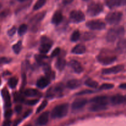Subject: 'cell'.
Wrapping results in <instances>:
<instances>
[{
	"label": "cell",
	"mask_w": 126,
	"mask_h": 126,
	"mask_svg": "<svg viewBox=\"0 0 126 126\" xmlns=\"http://www.w3.org/2000/svg\"><path fill=\"white\" fill-rule=\"evenodd\" d=\"M125 30L123 26H116L110 28L107 32L106 40L108 42H114L118 39H120L124 36Z\"/></svg>",
	"instance_id": "6da1fadb"
},
{
	"label": "cell",
	"mask_w": 126,
	"mask_h": 126,
	"mask_svg": "<svg viewBox=\"0 0 126 126\" xmlns=\"http://www.w3.org/2000/svg\"><path fill=\"white\" fill-rule=\"evenodd\" d=\"M69 105L68 103H63L55 106L51 112V117L54 119L62 118L67 114Z\"/></svg>",
	"instance_id": "7a4b0ae2"
},
{
	"label": "cell",
	"mask_w": 126,
	"mask_h": 126,
	"mask_svg": "<svg viewBox=\"0 0 126 126\" xmlns=\"http://www.w3.org/2000/svg\"><path fill=\"white\" fill-rule=\"evenodd\" d=\"M98 60L103 65H108L114 63L116 60V56L110 53V51L107 49L102 51L98 56Z\"/></svg>",
	"instance_id": "3957f363"
},
{
	"label": "cell",
	"mask_w": 126,
	"mask_h": 126,
	"mask_svg": "<svg viewBox=\"0 0 126 126\" xmlns=\"http://www.w3.org/2000/svg\"><path fill=\"white\" fill-rule=\"evenodd\" d=\"M52 44V41L50 38L46 36L42 37L41 38V44L39 48V52L43 54H46L50 49Z\"/></svg>",
	"instance_id": "277c9868"
},
{
	"label": "cell",
	"mask_w": 126,
	"mask_h": 126,
	"mask_svg": "<svg viewBox=\"0 0 126 126\" xmlns=\"http://www.w3.org/2000/svg\"><path fill=\"white\" fill-rule=\"evenodd\" d=\"M103 10V7L102 4L99 3V2H94L89 5L87 12L90 16L94 17V16H96L101 13Z\"/></svg>",
	"instance_id": "5b68a950"
},
{
	"label": "cell",
	"mask_w": 126,
	"mask_h": 126,
	"mask_svg": "<svg viewBox=\"0 0 126 126\" xmlns=\"http://www.w3.org/2000/svg\"><path fill=\"white\" fill-rule=\"evenodd\" d=\"M122 17H123L122 12L115 11L108 14L106 16L105 20L110 24L115 25L119 23V22L121 21Z\"/></svg>",
	"instance_id": "8992f818"
},
{
	"label": "cell",
	"mask_w": 126,
	"mask_h": 126,
	"mask_svg": "<svg viewBox=\"0 0 126 126\" xmlns=\"http://www.w3.org/2000/svg\"><path fill=\"white\" fill-rule=\"evenodd\" d=\"M86 26L91 30H101L105 28L106 25L104 22L99 20H92L86 23Z\"/></svg>",
	"instance_id": "52a82bcc"
},
{
	"label": "cell",
	"mask_w": 126,
	"mask_h": 126,
	"mask_svg": "<svg viewBox=\"0 0 126 126\" xmlns=\"http://www.w3.org/2000/svg\"><path fill=\"white\" fill-rule=\"evenodd\" d=\"M70 19L73 22L78 23L81 22L85 20V15L82 11H72L70 12Z\"/></svg>",
	"instance_id": "ba28073f"
},
{
	"label": "cell",
	"mask_w": 126,
	"mask_h": 126,
	"mask_svg": "<svg viewBox=\"0 0 126 126\" xmlns=\"http://www.w3.org/2000/svg\"><path fill=\"white\" fill-rule=\"evenodd\" d=\"M123 69H124V65L120 64V65H115V66L108 68V69H103V70H102V74H105V75L117 74V73H119L121 71H122Z\"/></svg>",
	"instance_id": "9c48e42d"
},
{
	"label": "cell",
	"mask_w": 126,
	"mask_h": 126,
	"mask_svg": "<svg viewBox=\"0 0 126 126\" xmlns=\"http://www.w3.org/2000/svg\"><path fill=\"white\" fill-rule=\"evenodd\" d=\"M49 113L47 111L44 112L39 116L36 120V124L38 126H45L49 121Z\"/></svg>",
	"instance_id": "30bf717a"
},
{
	"label": "cell",
	"mask_w": 126,
	"mask_h": 126,
	"mask_svg": "<svg viewBox=\"0 0 126 126\" xmlns=\"http://www.w3.org/2000/svg\"><path fill=\"white\" fill-rule=\"evenodd\" d=\"M1 95H2L4 101L5 107L9 108L11 106V100L9 93L7 88H4L2 89V91H1Z\"/></svg>",
	"instance_id": "8fae6325"
},
{
	"label": "cell",
	"mask_w": 126,
	"mask_h": 126,
	"mask_svg": "<svg viewBox=\"0 0 126 126\" xmlns=\"http://www.w3.org/2000/svg\"><path fill=\"white\" fill-rule=\"evenodd\" d=\"M87 100L85 98H77L73 101L72 104V108L73 109H79L82 108L87 104Z\"/></svg>",
	"instance_id": "7c38bea8"
},
{
	"label": "cell",
	"mask_w": 126,
	"mask_h": 126,
	"mask_svg": "<svg viewBox=\"0 0 126 126\" xmlns=\"http://www.w3.org/2000/svg\"><path fill=\"white\" fill-rule=\"evenodd\" d=\"M70 65L73 70L78 74H80L83 71V67H82V65L80 64L79 62L76 60H71L70 62Z\"/></svg>",
	"instance_id": "4fadbf2b"
},
{
	"label": "cell",
	"mask_w": 126,
	"mask_h": 126,
	"mask_svg": "<svg viewBox=\"0 0 126 126\" xmlns=\"http://www.w3.org/2000/svg\"><path fill=\"white\" fill-rule=\"evenodd\" d=\"M91 102L96 104H100V105H107L108 103V97L106 96H98L93 98L91 100Z\"/></svg>",
	"instance_id": "5bb4252c"
},
{
	"label": "cell",
	"mask_w": 126,
	"mask_h": 126,
	"mask_svg": "<svg viewBox=\"0 0 126 126\" xmlns=\"http://www.w3.org/2000/svg\"><path fill=\"white\" fill-rule=\"evenodd\" d=\"M126 101V97L121 95H115L111 98V102L113 105H121Z\"/></svg>",
	"instance_id": "9a60e30c"
},
{
	"label": "cell",
	"mask_w": 126,
	"mask_h": 126,
	"mask_svg": "<svg viewBox=\"0 0 126 126\" xmlns=\"http://www.w3.org/2000/svg\"><path fill=\"white\" fill-rule=\"evenodd\" d=\"M63 19V17L62 13L60 11H57L54 13L52 18V23L55 25H59L62 22Z\"/></svg>",
	"instance_id": "2e32d148"
},
{
	"label": "cell",
	"mask_w": 126,
	"mask_h": 126,
	"mask_svg": "<svg viewBox=\"0 0 126 126\" xmlns=\"http://www.w3.org/2000/svg\"><path fill=\"white\" fill-rule=\"evenodd\" d=\"M117 51L120 53H126V38H122L118 42Z\"/></svg>",
	"instance_id": "e0dca14e"
},
{
	"label": "cell",
	"mask_w": 126,
	"mask_h": 126,
	"mask_svg": "<svg viewBox=\"0 0 126 126\" xmlns=\"http://www.w3.org/2000/svg\"><path fill=\"white\" fill-rule=\"evenodd\" d=\"M86 51V46L83 44H78L73 48L71 52L75 54H84Z\"/></svg>",
	"instance_id": "ac0fdd59"
},
{
	"label": "cell",
	"mask_w": 126,
	"mask_h": 126,
	"mask_svg": "<svg viewBox=\"0 0 126 126\" xmlns=\"http://www.w3.org/2000/svg\"><path fill=\"white\" fill-rule=\"evenodd\" d=\"M49 84V80L46 77H41L40 79H38L36 82V86L39 88L43 89L48 86Z\"/></svg>",
	"instance_id": "d6986e66"
},
{
	"label": "cell",
	"mask_w": 126,
	"mask_h": 126,
	"mask_svg": "<svg viewBox=\"0 0 126 126\" xmlns=\"http://www.w3.org/2000/svg\"><path fill=\"white\" fill-rule=\"evenodd\" d=\"M80 85H81V82L77 79H71V80H69L66 84L67 88L71 89V90L77 88Z\"/></svg>",
	"instance_id": "ffe728a7"
},
{
	"label": "cell",
	"mask_w": 126,
	"mask_h": 126,
	"mask_svg": "<svg viewBox=\"0 0 126 126\" xmlns=\"http://www.w3.org/2000/svg\"><path fill=\"white\" fill-rule=\"evenodd\" d=\"M107 105H100V104H96L94 103L91 106L89 107L90 111H94V112H97V111H103V110L107 109Z\"/></svg>",
	"instance_id": "44dd1931"
},
{
	"label": "cell",
	"mask_w": 126,
	"mask_h": 126,
	"mask_svg": "<svg viewBox=\"0 0 126 126\" xmlns=\"http://www.w3.org/2000/svg\"><path fill=\"white\" fill-rule=\"evenodd\" d=\"M105 3L107 6L111 9L118 7L121 5L120 0H105Z\"/></svg>",
	"instance_id": "7402d4cb"
},
{
	"label": "cell",
	"mask_w": 126,
	"mask_h": 126,
	"mask_svg": "<svg viewBox=\"0 0 126 126\" xmlns=\"http://www.w3.org/2000/svg\"><path fill=\"white\" fill-rule=\"evenodd\" d=\"M66 64V62L63 58H59L55 63V67L59 70H63Z\"/></svg>",
	"instance_id": "603a6c76"
},
{
	"label": "cell",
	"mask_w": 126,
	"mask_h": 126,
	"mask_svg": "<svg viewBox=\"0 0 126 126\" xmlns=\"http://www.w3.org/2000/svg\"><path fill=\"white\" fill-rule=\"evenodd\" d=\"M39 94V92L37 90L33 88H28L25 90L24 95L26 96H28V97H33Z\"/></svg>",
	"instance_id": "cb8c5ba5"
},
{
	"label": "cell",
	"mask_w": 126,
	"mask_h": 126,
	"mask_svg": "<svg viewBox=\"0 0 126 126\" xmlns=\"http://www.w3.org/2000/svg\"><path fill=\"white\" fill-rule=\"evenodd\" d=\"M46 15V12H39V13L36 14L34 17L32 18V21L33 22H39L40 21H41L43 20V19L44 18V16Z\"/></svg>",
	"instance_id": "d4e9b609"
},
{
	"label": "cell",
	"mask_w": 126,
	"mask_h": 126,
	"mask_svg": "<svg viewBox=\"0 0 126 126\" xmlns=\"http://www.w3.org/2000/svg\"><path fill=\"white\" fill-rule=\"evenodd\" d=\"M85 85L89 87L97 88L98 86V83L95 80H94L91 79H88L85 81Z\"/></svg>",
	"instance_id": "484cf974"
},
{
	"label": "cell",
	"mask_w": 126,
	"mask_h": 126,
	"mask_svg": "<svg viewBox=\"0 0 126 126\" xmlns=\"http://www.w3.org/2000/svg\"><path fill=\"white\" fill-rule=\"evenodd\" d=\"M22 42H21V41H19V42H17L16 44H15L14 45H13V46H12V49H13L14 52L16 54H19V53L21 51V50H22Z\"/></svg>",
	"instance_id": "4316f807"
},
{
	"label": "cell",
	"mask_w": 126,
	"mask_h": 126,
	"mask_svg": "<svg viewBox=\"0 0 126 126\" xmlns=\"http://www.w3.org/2000/svg\"><path fill=\"white\" fill-rule=\"evenodd\" d=\"M46 2V0H38L33 6V9L34 11L39 9L45 4Z\"/></svg>",
	"instance_id": "83f0119b"
},
{
	"label": "cell",
	"mask_w": 126,
	"mask_h": 126,
	"mask_svg": "<svg viewBox=\"0 0 126 126\" xmlns=\"http://www.w3.org/2000/svg\"><path fill=\"white\" fill-rule=\"evenodd\" d=\"M80 37H81V34H80V32L79 31L76 30L74 31L73 32V33L71 34V40L72 42H77L79 39L80 38Z\"/></svg>",
	"instance_id": "f1b7e54d"
},
{
	"label": "cell",
	"mask_w": 126,
	"mask_h": 126,
	"mask_svg": "<svg viewBox=\"0 0 126 126\" xmlns=\"http://www.w3.org/2000/svg\"><path fill=\"white\" fill-rule=\"evenodd\" d=\"M18 84V79L16 77H12L9 80L8 85L11 88H15Z\"/></svg>",
	"instance_id": "f546056e"
},
{
	"label": "cell",
	"mask_w": 126,
	"mask_h": 126,
	"mask_svg": "<svg viewBox=\"0 0 126 126\" xmlns=\"http://www.w3.org/2000/svg\"><path fill=\"white\" fill-rule=\"evenodd\" d=\"M14 100L15 102L22 103L24 101V98L20 93L16 92L14 94Z\"/></svg>",
	"instance_id": "4dcf8cb0"
},
{
	"label": "cell",
	"mask_w": 126,
	"mask_h": 126,
	"mask_svg": "<svg viewBox=\"0 0 126 126\" xmlns=\"http://www.w3.org/2000/svg\"><path fill=\"white\" fill-rule=\"evenodd\" d=\"M27 30H28V26L26 24H22L19 27H18V33L19 35L22 36L23 35H24L25 33L27 32Z\"/></svg>",
	"instance_id": "1f68e13d"
},
{
	"label": "cell",
	"mask_w": 126,
	"mask_h": 126,
	"mask_svg": "<svg viewBox=\"0 0 126 126\" xmlns=\"http://www.w3.org/2000/svg\"><path fill=\"white\" fill-rule=\"evenodd\" d=\"M95 37V35L94 33H91V32H85L83 35H82V38L84 41H87L94 39Z\"/></svg>",
	"instance_id": "d6a6232c"
},
{
	"label": "cell",
	"mask_w": 126,
	"mask_h": 126,
	"mask_svg": "<svg viewBox=\"0 0 126 126\" xmlns=\"http://www.w3.org/2000/svg\"><path fill=\"white\" fill-rule=\"evenodd\" d=\"M114 87V85L111 84H103L100 87V90H110Z\"/></svg>",
	"instance_id": "836d02e7"
},
{
	"label": "cell",
	"mask_w": 126,
	"mask_h": 126,
	"mask_svg": "<svg viewBox=\"0 0 126 126\" xmlns=\"http://www.w3.org/2000/svg\"><path fill=\"white\" fill-rule=\"evenodd\" d=\"M47 105V101H46V100L43 101V102L41 103V104L39 105V107H38V109H37L36 113H39V112H40L41 111H43V110L46 107Z\"/></svg>",
	"instance_id": "e575fe53"
},
{
	"label": "cell",
	"mask_w": 126,
	"mask_h": 126,
	"mask_svg": "<svg viewBox=\"0 0 126 126\" xmlns=\"http://www.w3.org/2000/svg\"><path fill=\"white\" fill-rule=\"evenodd\" d=\"M12 61L11 58H6V57H1L0 58V64H8Z\"/></svg>",
	"instance_id": "d590c367"
},
{
	"label": "cell",
	"mask_w": 126,
	"mask_h": 126,
	"mask_svg": "<svg viewBox=\"0 0 126 126\" xmlns=\"http://www.w3.org/2000/svg\"><path fill=\"white\" fill-rule=\"evenodd\" d=\"M36 60L37 61L38 63L39 64H43V60L46 58H47V56H45L43 54V55H36Z\"/></svg>",
	"instance_id": "8d00e7d4"
},
{
	"label": "cell",
	"mask_w": 126,
	"mask_h": 126,
	"mask_svg": "<svg viewBox=\"0 0 126 126\" xmlns=\"http://www.w3.org/2000/svg\"><path fill=\"white\" fill-rule=\"evenodd\" d=\"M39 101L38 99H34V100H27L26 101L25 103L27 105H30V106H33V105H35L36 104H37Z\"/></svg>",
	"instance_id": "74e56055"
},
{
	"label": "cell",
	"mask_w": 126,
	"mask_h": 126,
	"mask_svg": "<svg viewBox=\"0 0 126 126\" xmlns=\"http://www.w3.org/2000/svg\"><path fill=\"white\" fill-rule=\"evenodd\" d=\"M12 115V111L11 109H8L4 112V117L6 119H9Z\"/></svg>",
	"instance_id": "f35d334b"
},
{
	"label": "cell",
	"mask_w": 126,
	"mask_h": 126,
	"mask_svg": "<svg viewBox=\"0 0 126 126\" xmlns=\"http://www.w3.org/2000/svg\"><path fill=\"white\" fill-rule=\"evenodd\" d=\"M60 48H56L54 51H53L52 53L51 56L52 57L57 56H58L59 54H60Z\"/></svg>",
	"instance_id": "ab89813d"
},
{
	"label": "cell",
	"mask_w": 126,
	"mask_h": 126,
	"mask_svg": "<svg viewBox=\"0 0 126 126\" xmlns=\"http://www.w3.org/2000/svg\"><path fill=\"white\" fill-rule=\"evenodd\" d=\"M94 91H92V90H83V91H81L80 92L76 94V95H86V94H89V93H93Z\"/></svg>",
	"instance_id": "60d3db41"
},
{
	"label": "cell",
	"mask_w": 126,
	"mask_h": 126,
	"mask_svg": "<svg viewBox=\"0 0 126 126\" xmlns=\"http://www.w3.org/2000/svg\"><path fill=\"white\" fill-rule=\"evenodd\" d=\"M16 32V28L15 27H13L12 28H11V29H9L7 32V33L9 36H13L15 34Z\"/></svg>",
	"instance_id": "b9f144b4"
},
{
	"label": "cell",
	"mask_w": 126,
	"mask_h": 126,
	"mask_svg": "<svg viewBox=\"0 0 126 126\" xmlns=\"http://www.w3.org/2000/svg\"><path fill=\"white\" fill-rule=\"evenodd\" d=\"M9 10H4V11H2L0 12V18H3V17H6L7 15L9 14Z\"/></svg>",
	"instance_id": "7bdbcfd3"
},
{
	"label": "cell",
	"mask_w": 126,
	"mask_h": 126,
	"mask_svg": "<svg viewBox=\"0 0 126 126\" xmlns=\"http://www.w3.org/2000/svg\"><path fill=\"white\" fill-rule=\"evenodd\" d=\"M22 107L20 105H17V106H16V107H15V111H16V112H17V113H20V112L22 111Z\"/></svg>",
	"instance_id": "ee69618b"
},
{
	"label": "cell",
	"mask_w": 126,
	"mask_h": 126,
	"mask_svg": "<svg viewBox=\"0 0 126 126\" xmlns=\"http://www.w3.org/2000/svg\"><path fill=\"white\" fill-rule=\"evenodd\" d=\"M11 124V121L9 119H6V121H4L2 126H10Z\"/></svg>",
	"instance_id": "f6af8a7d"
},
{
	"label": "cell",
	"mask_w": 126,
	"mask_h": 126,
	"mask_svg": "<svg viewBox=\"0 0 126 126\" xmlns=\"http://www.w3.org/2000/svg\"><path fill=\"white\" fill-rule=\"evenodd\" d=\"M74 0H63V3L64 4H68L72 2Z\"/></svg>",
	"instance_id": "bcb514c9"
},
{
	"label": "cell",
	"mask_w": 126,
	"mask_h": 126,
	"mask_svg": "<svg viewBox=\"0 0 126 126\" xmlns=\"http://www.w3.org/2000/svg\"><path fill=\"white\" fill-rule=\"evenodd\" d=\"M32 110H28V111H27V112H26L25 113V114H24V116H23V117H27V116H28L30 114L31 112H32Z\"/></svg>",
	"instance_id": "7dc6e473"
},
{
	"label": "cell",
	"mask_w": 126,
	"mask_h": 126,
	"mask_svg": "<svg viewBox=\"0 0 126 126\" xmlns=\"http://www.w3.org/2000/svg\"><path fill=\"white\" fill-rule=\"evenodd\" d=\"M119 88L121 89H124V90H126V83L121 84V85H119Z\"/></svg>",
	"instance_id": "c3c4849f"
},
{
	"label": "cell",
	"mask_w": 126,
	"mask_h": 126,
	"mask_svg": "<svg viewBox=\"0 0 126 126\" xmlns=\"http://www.w3.org/2000/svg\"><path fill=\"white\" fill-rule=\"evenodd\" d=\"M121 5H125L126 4V0H120Z\"/></svg>",
	"instance_id": "681fc988"
},
{
	"label": "cell",
	"mask_w": 126,
	"mask_h": 126,
	"mask_svg": "<svg viewBox=\"0 0 126 126\" xmlns=\"http://www.w3.org/2000/svg\"><path fill=\"white\" fill-rule=\"evenodd\" d=\"M18 1H19V2H24V1H26L27 0H17Z\"/></svg>",
	"instance_id": "f907efd6"
},
{
	"label": "cell",
	"mask_w": 126,
	"mask_h": 126,
	"mask_svg": "<svg viewBox=\"0 0 126 126\" xmlns=\"http://www.w3.org/2000/svg\"><path fill=\"white\" fill-rule=\"evenodd\" d=\"M32 126L31 124H28V125H27V126Z\"/></svg>",
	"instance_id": "816d5d0a"
},
{
	"label": "cell",
	"mask_w": 126,
	"mask_h": 126,
	"mask_svg": "<svg viewBox=\"0 0 126 126\" xmlns=\"http://www.w3.org/2000/svg\"><path fill=\"white\" fill-rule=\"evenodd\" d=\"M1 7H2V4H1L0 3V9H1Z\"/></svg>",
	"instance_id": "f5cc1de1"
},
{
	"label": "cell",
	"mask_w": 126,
	"mask_h": 126,
	"mask_svg": "<svg viewBox=\"0 0 126 126\" xmlns=\"http://www.w3.org/2000/svg\"><path fill=\"white\" fill-rule=\"evenodd\" d=\"M83 1H89V0H83Z\"/></svg>",
	"instance_id": "db71d44e"
},
{
	"label": "cell",
	"mask_w": 126,
	"mask_h": 126,
	"mask_svg": "<svg viewBox=\"0 0 126 126\" xmlns=\"http://www.w3.org/2000/svg\"><path fill=\"white\" fill-rule=\"evenodd\" d=\"M0 84H1V80H0Z\"/></svg>",
	"instance_id": "11a10c76"
},
{
	"label": "cell",
	"mask_w": 126,
	"mask_h": 126,
	"mask_svg": "<svg viewBox=\"0 0 126 126\" xmlns=\"http://www.w3.org/2000/svg\"></svg>",
	"instance_id": "9f6ffc18"
}]
</instances>
